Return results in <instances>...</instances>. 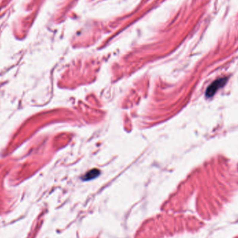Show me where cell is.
I'll use <instances>...</instances> for the list:
<instances>
[{
    "mask_svg": "<svg viewBox=\"0 0 238 238\" xmlns=\"http://www.w3.org/2000/svg\"><path fill=\"white\" fill-rule=\"evenodd\" d=\"M99 173H100V171H98V170H96V169L92 170V171H89L88 173L86 174V176H85V180H90V179H92V178H94L95 177H96V176H98Z\"/></svg>",
    "mask_w": 238,
    "mask_h": 238,
    "instance_id": "2",
    "label": "cell"
},
{
    "mask_svg": "<svg viewBox=\"0 0 238 238\" xmlns=\"http://www.w3.org/2000/svg\"><path fill=\"white\" fill-rule=\"evenodd\" d=\"M226 80L227 79L226 77L219 78V79L216 80L212 82L210 85V86L207 89V91H206V96L208 97H212L216 92V91L218 89H219L220 88L224 86V85H225V84L227 82Z\"/></svg>",
    "mask_w": 238,
    "mask_h": 238,
    "instance_id": "1",
    "label": "cell"
}]
</instances>
